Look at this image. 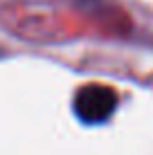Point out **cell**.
Here are the masks:
<instances>
[{"mask_svg": "<svg viewBox=\"0 0 153 155\" xmlns=\"http://www.w3.org/2000/svg\"><path fill=\"white\" fill-rule=\"evenodd\" d=\"M115 108V94L104 88H88L79 94V113L88 121H101Z\"/></svg>", "mask_w": 153, "mask_h": 155, "instance_id": "obj_1", "label": "cell"}]
</instances>
